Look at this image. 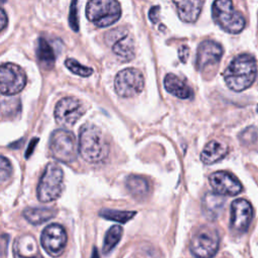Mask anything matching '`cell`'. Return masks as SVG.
Returning <instances> with one entry per match:
<instances>
[{
	"mask_svg": "<svg viewBox=\"0 0 258 258\" xmlns=\"http://www.w3.org/2000/svg\"><path fill=\"white\" fill-rule=\"evenodd\" d=\"M256 73L257 64L255 57L248 53H242L232 59L226 68L223 77L229 89L234 92H242L254 83Z\"/></svg>",
	"mask_w": 258,
	"mask_h": 258,
	"instance_id": "obj_1",
	"label": "cell"
},
{
	"mask_svg": "<svg viewBox=\"0 0 258 258\" xmlns=\"http://www.w3.org/2000/svg\"><path fill=\"white\" fill-rule=\"evenodd\" d=\"M79 153L87 162L99 163L109 154V144L99 127L85 123L80 130Z\"/></svg>",
	"mask_w": 258,
	"mask_h": 258,
	"instance_id": "obj_2",
	"label": "cell"
},
{
	"mask_svg": "<svg viewBox=\"0 0 258 258\" xmlns=\"http://www.w3.org/2000/svg\"><path fill=\"white\" fill-rule=\"evenodd\" d=\"M63 189V172L56 163H48L39 179L36 195L42 203L56 200Z\"/></svg>",
	"mask_w": 258,
	"mask_h": 258,
	"instance_id": "obj_3",
	"label": "cell"
},
{
	"mask_svg": "<svg viewBox=\"0 0 258 258\" xmlns=\"http://www.w3.org/2000/svg\"><path fill=\"white\" fill-rule=\"evenodd\" d=\"M214 21L226 32L239 33L246 24L244 16L234 8L229 0H217L212 6Z\"/></svg>",
	"mask_w": 258,
	"mask_h": 258,
	"instance_id": "obj_4",
	"label": "cell"
},
{
	"mask_svg": "<svg viewBox=\"0 0 258 258\" xmlns=\"http://www.w3.org/2000/svg\"><path fill=\"white\" fill-rule=\"evenodd\" d=\"M86 16L98 27H107L121 16V6L115 0H92L87 3Z\"/></svg>",
	"mask_w": 258,
	"mask_h": 258,
	"instance_id": "obj_5",
	"label": "cell"
},
{
	"mask_svg": "<svg viewBox=\"0 0 258 258\" xmlns=\"http://www.w3.org/2000/svg\"><path fill=\"white\" fill-rule=\"evenodd\" d=\"M49 150L56 160L71 163L78 156L79 145H77V139L73 132L67 129H56L50 135Z\"/></svg>",
	"mask_w": 258,
	"mask_h": 258,
	"instance_id": "obj_6",
	"label": "cell"
},
{
	"mask_svg": "<svg viewBox=\"0 0 258 258\" xmlns=\"http://www.w3.org/2000/svg\"><path fill=\"white\" fill-rule=\"evenodd\" d=\"M219 234L209 226L200 228L190 240L189 249L196 258H212L219 248Z\"/></svg>",
	"mask_w": 258,
	"mask_h": 258,
	"instance_id": "obj_7",
	"label": "cell"
},
{
	"mask_svg": "<svg viewBox=\"0 0 258 258\" xmlns=\"http://www.w3.org/2000/svg\"><path fill=\"white\" fill-rule=\"evenodd\" d=\"M107 44L113 53L123 61H129L135 56V41L126 27L119 26L107 32L105 35Z\"/></svg>",
	"mask_w": 258,
	"mask_h": 258,
	"instance_id": "obj_8",
	"label": "cell"
},
{
	"mask_svg": "<svg viewBox=\"0 0 258 258\" xmlns=\"http://www.w3.org/2000/svg\"><path fill=\"white\" fill-rule=\"evenodd\" d=\"M144 88V77L140 71L127 68L120 71L114 80V89L118 96L131 98L137 96Z\"/></svg>",
	"mask_w": 258,
	"mask_h": 258,
	"instance_id": "obj_9",
	"label": "cell"
},
{
	"mask_svg": "<svg viewBox=\"0 0 258 258\" xmlns=\"http://www.w3.org/2000/svg\"><path fill=\"white\" fill-rule=\"evenodd\" d=\"M26 75L17 64L5 62L0 68V91L2 95L13 96L25 87Z\"/></svg>",
	"mask_w": 258,
	"mask_h": 258,
	"instance_id": "obj_10",
	"label": "cell"
},
{
	"mask_svg": "<svg viewBox=\"0 0 258 258\" xmlns=\"http://www.w3.org/2000/svg\"><path fill=\"white\" fill-rule=\"evenodd\" d=\"M85 112L86 107L79 99L64 97L56 103L53 115L58 125L69 128L75 125Z\"/></svg>",
	"mask_w": 258,
	"mask_h": 258,
	"instance_id": "obj_11",
	"label": "cell"
},
{
	"mask_svg": "<svg viewBox=\"0 0 258 258\" xmlns=\"http://www.w3.org/2000/svg\"><path fill=\"white\" fill-rule=\"evenodd\" d=\"M42 248L53 257L59 256L67 244V233L62 226L58 224H50L46 226L40 237Z\"/></svg>",
	"mask_w": 258,
	"mask_h": 258,
	"instance_id": "obj_12",
	"label": "cell"
},
{
	"mask_svg": "<svg viewBox=\"0 0 258 258\" xmlns=\"http://www.w3.org/2000/svg\"><path fill=\"white\" fill-rule=\"evenodd\" d=\"M253 219V208L245 199H237L231 204L230 226L234 232L244 233Z\"/></svg>",
	"mask_w": 258,
	"mask_h": 258,
	"instance_id": "obj_13",
	"label": "cell"
},
{
	"mask_svg": "<svg viewBox=\"0 0 258 258\" xmlns=\"http://www.w3.org/2000/svg\"><path fill=\"white\" fill-rule=\"evenodd\" d=\"M209 181L214 191L220 196H237L243 190L240 180L228 171L213 172L209 177Z\"/></svg>",
	"mask_w": 258,
	"mask_h": 258,
	"instance_id": "obj_14",
	"label": "cell"
},
{
	"mask_svg": "<svg viewBox=\"0 0 258 258\" xmlns=\"http://www.w3.org/2000/svg\"><path fill=\"white\" fill-rule=\"evenodd\" d=\"M223 47L214 40H205L200 43L197 50L196 64L199 71H204L208 67L216 66L223 55Z\"/></svg>",
	"mask_w": 258,
	"mask_h": 258,
	"instance_id": "obj_15",
	"label": "cell"
},
{
	"mask_svg": "<svg viewBox=\"0 0 258 258\" xmlns=\"http://www.w3.org/2000/svg\"><path fill=\"white\" fill-rule=\"evenodd\" d=\"M14 258H43L39 253L37 242L31 235L18 237L13 246Z\"/></svg>",
	"mask_w": 258,
	"mask_h": 258,
	"instance_id": "obj_16",
	"label": "cell"
},
{
	"mask_svg": "<svg viewBox=\"0 0 258 258\" xmlns=\"http://www.w3.org/2000/svg\"><path fill=\"white\" fill-rule=\"evenodd\" d=\"M173 3L176 6L179 19L187 23L195 22L199 18L204 5V1L200 0H181Z\"/></svg>",
	"mask_w": 258,
	"mask_h": 258,
	"instance_id": "obj_17",
	"label": "cell"
},
{
	"mask_svg": "<svg viewBox=\"0 0 258 258\" xmlns=\"http://www.w3.org/2000/svg\"><path fill=\"white\" fill-rule=\"evenodd\" d=\"M163 85L165 90L169 94L179 99H190L194 96L191 88L183 80H181L174 74H167L164 78Z\"/></svg>",
	"mask_w": 258,
	"mask_h": 258,
	"instance_id": "obj_18",
	"label": "cell"
},
{
	"mask_svg": "<svg viewBox=\"0 0 258 258\" xmlns=\"http://www.w3.org/2000/svg\"><path fill=\"white\" fill-rule=\"evenodd\" d=\"M229 151V147L217 140H212L207 143L201 153V160L205 164H213L223 159Z\"/></svg>",
	"mask_w": 258,
	"mask_h": 258,
	"instance_id": "obj_19",
	"label": "cell"
},
{
	"mask_svg": "<svg viewBox=\"0 0 258 258\" xmlns=\"http://www.w3.org/2000/svg\"><path fill=\"white\" fill-rule=\"evenodd\" d=\"M225 206V199L216 192H207L202 202V208L205 216L210 220H216Z\"/></svg>",
	"mask_w": 258,
	"mask_h": 258,
	"instance_id": "obj_20",
	"label": "cell"
},
{
	"mask_svg": "<svg viewBox=\"0 0 258 258\" xmlns=\"http://www.w3.org/2000/svg\"><path fill=\"white\" fill-rule=\"evenodd\" d=\"M56 215V211L52 208H27L23 211V217L32 225L42 224Z\"/></svg>",
	"mask_w": 258,
	"mask_h": 258,
	"instance_id": "obj_21",
	"label": "cell"
},
{
	"mask_svg": "<svg viewBox=\"0 0 258 258\" xmlns=\"http://www.w3.org/2000/svg\"><path fill=\"white\" fill-rule=\"evenodd\" d=\"M128 191L135 199L144 198L149 191V184L145 177L140 175H129L125 181Z\"/></svg>",
	"mask_w": 258,
	"mask_h": 258,
	"instance_id": "obj_22",
	"label": "cell"
},
{
	"mask_svg": "<svg viewBox=\"0 0 258 258\" xmlns=\"http://www.w3.org/2000/svg\"><path fill=\"white\" fill-rule=\"evenodd\" d=\"M36 56L39 62L47 69H50L54 64V61H55L54 51L50 46V44L43 37L38 38L37 46H36Z\"/></svg>",
	"mask_w": 258,
	"mask_h": 258,
	"instance_id": "obj_23",
	"label": "cell"
},
{
	"mask_svg": "<svg viewBox=\"0 0 258 258\" xmlns=\"http://www.w3.org/2000/svg\"><path fill=\"white\" fill-rule=\"evenodd\" d=\"M122 228L118 225L112 226L106 233L104 244H103V252L104 254H108L112 251V249L118 244L122 236Z\"/></svg>",
	"mask_w": 258,
	"mask_h": 258,
	"instance_id": "obj_24",
	"label": "cell"
},
{
	"mask_svg": "<svg viewBox=\"0 0 258 258\" xmlns=\"http://www.w3.org/2000/svg\"><path fill=\"white\" fill-rule=\"evenodd\" d=\"M136 215V212L134 211H119V210H110V209H104L100 212V216L107 220L115 221L118 223L125 224L129 220H131Z\"/></svg>",
	"mask_w": 258,
	"mask_h": 258,
	"instance_id": "obj_25",
	"label": "cell"
},
{
	"mask_svg": "<svg viewBox=\"0 0 258 258\" xmlns=\"http://www.w3.org/2000/svg\"><path fill=\"white\" fill-rule=\"evenodd\" d=\"M64 64L73 74L81 77H89L93 73V70L91 68L81 64L79 61H77L74 58H67L64 61Z\"/></svg>",
	"mask_w": 258,
	"mask_h": 258,
	"instance_id": "obj_26",
	"label": "cell"
},
{
	"mask_svg": "<svg viewBox=\"0 0 258 258\" xmlns=\"http://www.w3.org/2000/svg\"><path fill=\"white\" fill-rule=\"evenodd\" d=\"M12 174V165L10 161L4 156L1 155L0 157V177H1V183L4 184L6 180L11 176Z\"/></svg>",
	"mask_w": 258,
	"mask_h": 258,
	"instance_id": "obj_27",
	"label": "cell"
},
{
	"mask_svg": "<svg viewBox=\"0 0 258 258\" xmlns=\"http://www.w3.org/2000/svg\"><path fill=\"white\" fill-rule=\"evenodd\" d=\"M77 2H73L71 4V9H70V17H69V21H70V25L72 27V29H74L75 31L79 30V22H78V16H77V7H76Z\"/></svg>",
	"mask_w": 258,
	"mask_h": 258,
	"instance_id": "obj_28",
	"label": "cell"
},
{
	"mask_svg": "<svg viewBox=\"0 0 258 258\" xmlns=\"http://www.w3.org/2000/svg\"><path fill=\"white\" fill-rule=\"evenodd\" d=\"M7 15L3 8H0V31H3L7 25Z\"/></svg>",
	"mask_w": 258,
	"mask_h": 258,
	"instance_id": "obj_29",
	"label": "cell"
},
{
	"mask_svg": "<svg viewBox=\"0 0 258 258\" xmlns=\"http://www.w3.org/2000/svg\"><path fill=\"white\" fill-rule=\"evenodd\" d=\"M158 12H159V7L158 6H154L151 7L150 11H149V18L153 23L157 22L158 19Z\"/></svg>",
	"mask_w": 258,
	"mask_h": 258,
	"instance_id": "obj_30",
	"label": "cell"
},
{
	"mask_svg": "<svg viewBox=\"0 0 258 258\" xmlns=\"http://www.w3.org/2000/svg\"><path fill=\"white\" fill-rule=\"evenodd\" d=\"M36 141H37V139H34V140H33V142H32V141L30 142V144H29V145H30V146H29V149H28V150H27V152H26V153H27V154H26V157L31 153V149L33 150V148H34V143H35Z\"/></svg>",
	"mask_w": 258,
	"mask_h": 258,
	"instance_id": "obj_31",
	"label": "cell"
},
{
	"mask_svg": "<svg viewBox=\"0 0 258 258\" xmlns=\"http://www.w3.org/2000/svg\"><path fill=\"white\" fill-rule=\"evenodd\" d=\"M91 258H100L99 256V253H98V250L96 248H94L93 250V254H92V257Z\"/></svg>",
	"mask_w": 258,
	"mask_h": 258,
	"instance_id": "obj_32",
	"label": "cell"
}]
</instances>
